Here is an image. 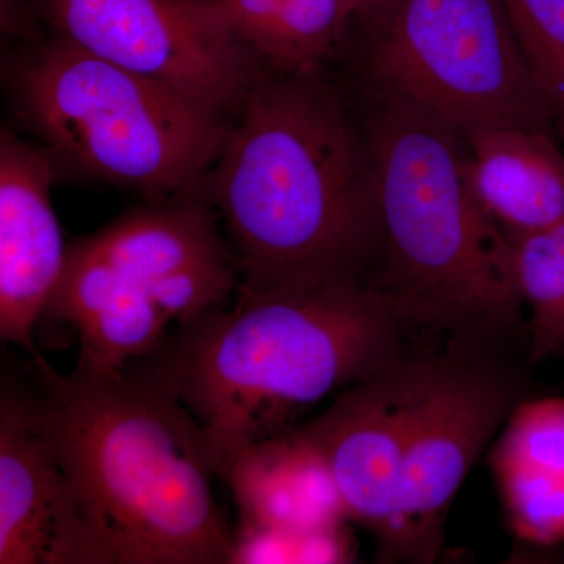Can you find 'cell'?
Here are the masks:
<instances>
[{"instance_id": "7a4b0ae2", "label": "cell", "mask_w": 564, "mask_h": 564, "mask_svg": "<svg viewBox=\"0 0 564 564\" xmlns=\"http://www.w3.org/2000/svg\"><path fill=\"white\" fill-rule=\"evenodd\" d=\"M36 421L68 480L95 564H229L234 529L215 497L221 463L150 358L32 359Z\"/></svg>"}, {"instance_id": "8992f818", "label": "cell", "mask_w": 564, "mask_h": 564, "mask_svg": "<svg viewBox=\"0 0 564 564\" xmlns=\"http://www.w3.org/2000/svg\"><path fill=\"white\" fill-rule=\"evenodd\" d=\"M18 95L54 161L155 202L195 192L229 129L225 115L62 36L22 63Z\"/></svg>"}, {"instance_id": "4fadbf2b", "label": "cell", "mask_w": 564, "mask_h": 564, "mask_svg": "<svg viewBox=\"0 0 564 564\" xmlns=\"http://www.w3.org/2000/svg\"><path fill=\"white\" fill-rule=\"evenodd\" d=\"M221 480L239 511L237 527L303 532L350 522L328 463L292 432L245 448Z\"/></svg>"}, {"instance_id": "ffe728a7", "label": "cell", "mask_w": 564, "mask_h": 564, "mask_svg": "<svg viewBox=\"0 0 564 564\" xmlns=\"http://www.w3.org/2000/svg\"><path fill=\"white\" fill-rule=\"evenodd\" d=\"M381 0H351L352 7H355L356 20L364 21L375 9Z\"/></svg>"}, {"instance_id": "2e32d148", "label": "cell", "mask_w": 564, "mask_h": 564, "mask_svg": "<svg viewBox=\"0 0 564 564\" xmlns=\"http://www.w3.org/2000/svg\"><path fill=\"white\" fill-rule=\"evenodd\" d=\"M534 85L564 139V0H503Z\"/></svg>"}, {"instance_id": "9c48e42d", "label": "cell", "mask_w": 564, "mask_h": 564, "mask_svg": "<svg viewBox=\"0 0 564 564\" xmlns=\"http://www.w3.org/2000/svg\"><path fill=\"white\" fill-rule=\"evenodd\" d=\"M55 36L170 85L221 115L242 109L261 68L220 0H31Z\"/></svg>"}, {"instance_id": "5bb4252c", "label": "cell", "mask_w": 564, "mask_h": 564, "mask_svg": "<svg viewBox=\"0 0 564 564\" xmlns=\"http://www.w3.org/2000/svg\"><path fill=\"white\" fill-rule=\"evenodd\" d=\"M245 35L270 69L311 74L355 18L351 0H236Z\"/></svg>"}, {"instance_id": "6da1fadb", "label": "cell", "mask_w": 564, "mask_h": 564, "mask_svg": "<svg viewBox=\"0 0 564 564\" xmlns=\"http://www.w3.org/2000/svg\"><path fill=\"white\" fill-rule=\"evenodd\" d=\"M206 182L240 272L239 300L367 282L381 251L366 129L315 73H259Z\"/></svg>"}, {"instance_id": "9a60e30c", "label": "cell", "mask_w": 564, "mask_h": 564, "mask_svg": "<svg viewBox=\"0 0 564 564\" xmlns=\"http://www.w3.org/2000/svg\"><path fill=\"white\" fill-rule=\"evenodd\" d=\"M511 245L519 292L530 310V361L564 358V221Z\"/></svg>"}, {"instance_id": "277c9868", "label": "cell", "mask_w": 564, "mask_h": 564, "mask_svg": "<svg viewBox=\"0 0 564 564\" xmlns=\"http://www.w3.org/2000/svg\"><path fill=\"white\" fill-rule=\"evenodd\" d=\"M381 251L369 284L413 340L510 348L527 332L513 245L475 199L462 133L370 87Z\"/></svg>"}, {"instance_id": "d6986e66", "label": "cell", "mask_w": 564, "mask_h": 564, "mask_svg": "<svg viewBox=\"0 0 564 564\" xmlns=\"http://www.w3.org/2000/svg\"><path fill=\"white\" fill-rule=\"evenodd\" d=\"M344 524L292 532L285 536L288 564H345L356 562L355 538Z\"/></svg>"}, {"instance_id": "ba28073f", "label": "cell", "mask_w": 564, "mask_h": 564, "mask_svg": "<svg viewBox=\"0 0 564 564\" xmlns=\"http://www.w3.org/2000/svg\"><path fill=\"white\" fill-rule=\"evenodd\" d=\"M510 348L426 345L393 432L391 519L378 540L384 563H433L467 475L524 399Z\"/></svg>"}, {"instance_id": "8fae6325", "label": "cell", "mask_w": 564, "mask_h": 564, "mask_svg": "<svg viewBox=\"0 0 564 564\" xmlns=\"http://www.w3.org/2000/svg\"><path fill=\"white\" fill-rule=\"evenodd\" d=\"M54 158L7 129L0 140V337L39 358L35 329L65 270L68 248L52 206Z\"/></svg>"}, {"instance_id": "3957f363", "label": "cell", "mask_w": 564, "mask_h": 564, "mask_svg": "<svg viewBox=\"0 0 564 564\" xmlns=\"http://www.w3.org/2000/svg\"><path fill=\"white\" fill-rule=\"evenodd\" d=\"M410 343L372 285L348 282L214 307L148 358L206 430L223 474L234 456L291 433L311 408Z\"/></svg>"}, {"instance_id": "ac0fdd59", "label": "cell", "mask_w": 564, "mask_h": 564, "mask_svg": "<svg viewBox=\"0 0 564 564\" xmlns=\"http://www.w3.org/2000/svg\"><path fill=\"white\" fill-rule=\"evenodd\" d=\"M489 458L491 464L564 470V399L522 400Z\"/></svg>"}, {"instance_id": "e0dca14e", "label": "cell", "mask_w": 564, "mask_h": 564, "mask_svg": "<svg viewBox=\"0 0 564 564\" xmlns=\"http://www.w3.org/2000/svg\"><path fill=\"white\" fill-rule=\"evenodd\" d=\"M511 532L534 545L564 543V473L491 464Z\"/></svg>"}, {"instance_id": "52a82bcc", "label": "cell", "mask_w": 564, "mask_h": 564, "mask_svg": "<svg viewBox=\"0 0 564 564\" xmlns=\"http://www.w3.org/2000/svg\"><path fill=\"white\" fill-rule=\"evenodd\" d=\"M370 87L462 133L555 132L503 0H381L362 21Z\"/></svg>"}, {"instance_id": "7c38bea8", "label": "cell", "mask_w": 564, "mask_h": 564, "mask_svg": "<svg viewBox=\"0 0 564 564\" xmlns=\"http://www.w3.org/2000/svg\"><path fill=\"white\" fill-rule=\"evenodd\" d=\"M555 135L502 128L466 139L475 199L510 243L564 221V154Z\"/></svg>"}, {"instance_id": "5b68a950", "label": "cell", "mask_w": 564, "mask_h": 564, "mask_svg": "<svg viewBox=\"0 0 564 564\" xmlns=\"http://www.w3.org/2000/svg\"><path fill=\"white\" fill-rule=\"evenodd\" d=\"M239 285L210 204L188 193L70 245L43 321L76 333L82 358L121 369L158 350L170 326L226 306Z\"/></svg>"}, {"instance_id": "30bf717a", "label": "cell", "mask_w": 564, "mask_h": 564, "mask_svg": "<svg viewBox=\"0 0 564 564\" xmlns=\"http://www.w3.org/2000/svg\"><path fill=\"white\" fill-rule=\"evenodd\" d=\"M0 564H95L68 480L41 432L31 389L0 391Z\"/></svg>"}]
</instances>
